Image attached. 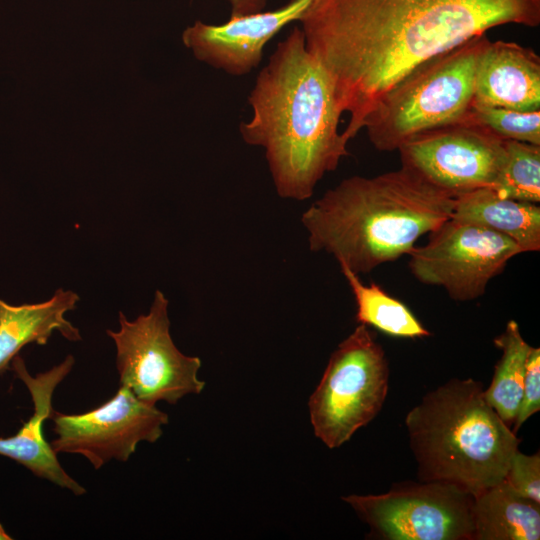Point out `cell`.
<instances>
[{
    "instance_id": "obj_1",
    "label": "cell",
    "mask_w": 540,
    "mask_h": 540,
    "mask_svg": "<svg viewBox=\"0 0 540 540\" xmlns=\"http://www.w3.org/2000/svg\"><path fill=\"white\" fill-rule=\"evenodd\" d=\"M350 140L382 96L425 61L497 26L540 24V0H312L300 18Z\"/></svg>"
},
{
    "instance_id": "obj_2",
    "label": "cell",
    "mask_w": 540,
    "mask_h": 540,
    "mask_svg": "<svg viewBox=\"0 0 540 540\" xmlns=\"http://www.w3.org/2000/svg\"><path fill=\"white\" fill-rule=\"evenodd\" d=\"M248 103L250 120L239 126L245 143L264 148L278 195L303 201L347 156L339 132L342 111L332 82L307 50L301 28L280 41L259 72Z\"/></svg>"
},
{
    "instance_id": "obj_3",
    "label": "cell",
    "mask_w": 540,
    "mask_h": 540,
    "mask_svg": "<svg viewBox=\"0 0 540 540\" xmlns=\"http://www.w3.org/2000/svg\"><path fill=\"white\" fill-rule=\"evenodd\" d=\"M455 197L400 169L352 176L302 214L312 251L331 254L356 274L408 254L416 241L451 218Z\"/></svg>"
},
{
    "instance_id": "obj_4",
    "label": "cell",
    "mask_w": 540,
    "mask_h": 540,
    "mask_svg": "<svg viewBox=\"0 0 540 540\" xmlns=\"http://www.w3.org/2000/svg\"><path fill=\"white\" fill-rule=\"evenodd\" d=\"M405 426L418 480L452 484L474 497L504 480L520 444L472 378H452L428 392Z\"/></svg>"
},
{
    "instance_id": "obj_5",
    "label": "cell",
    "mask_w": 540,
    "mask_h": 540,
    "mask_svg": "<svg viewBox=\"0 0 540 540\" xmlns=\"http://www.w3.org/2000/svg\"><path fill=\"white\" fill-rule=\"evenodd\" d=\"M485 34L417 66L379 100L363 129L378 151L390 152L425 131L461 122L474 95Z\"/></svg>"
},
{
    "instance_id": "obj_6",
    "label": "cell",
    "mask_w": 540,
    "mask_h": 540,
    "mask_svg": "<svg viewBox=\"0 0 540 540\" xmlns=\"http://www.w3.org/2000/svg\"><path fill=\"white\" fill-rule=\"evenodd\" d=\"M385 351L368 326L359 324L331 354L308 402L315 436L338 448L380 412L388 392Z\"/></svg>"
},
{
    "instance_id": "obj_7",
    "label": "cell",
    "mask_w": 540,
    "mask_h": 540,
    "mask_svg": "<svg viewBox=\"0 0 540 540\" xmlns=\"http://www.w3.org/2000/svg\"><path fill=\"white\" fill-rule=\"evenodd\" d=\"M118 331L107 330L116 347L120 385L141 401L177 403L189 394H199L205 382L198 377L201 360L182 353L170 335L168 300L157 290L150 310L135 320L119 312Z\"/></svg>"
},
{
    "instance_id": "obj_8",
    "label": "cell",
    "mask_w": 540,
    "mask_h": 540,
    "mask_svg": "<svg viewBox=\"0 0 540 540\" xmlns=\"http://www.w3.org/2000/svg\"><path fill=\"white\" fill-rule=\"evenodd\" d=\"M475 497L452 484L402 481L382 494L342 497L378 540H473Z\"/></svg>"
},
{
    "instance_id": "obj_9",
    "label": "cell",
    "mask_w": 540,
    "mask_h": 540,
    "mask_svg": "<svg viewBox=\"0 0 540 540\" xmlns=\"http://www.w3.org/2000/svg\"><path fill=\"white\" fill-rule=\"evenodd\" d=\"M429 234L424 246L408 253L409 269L418 281L442 287L456 301L481 297L508 261L523 253L507 236L453 218Z\"/></svg>"
},
{
    "instance_id": "obj_10",
    "label": "cell",
    "mask_w": 540,
    "mask_h": 540,
    "mask_svg": "<svg viewBox=\"0 0 540 540\" xmlns=\"http://www.w3.org/2000/svg\"><path fill=\"white\" fill-rule=\"evenodd\" d=\"M397 151L402 167L454 197L493 187L506 159L505 140L467 117L417 134Z\"/></svg>"
},
{
    "instance_id": "obj_11",
    "label": "cell",
    "mask_w": 540,
    "mask_h": 540,
    "mask_svg": "<svg viewBox=\"0 0 540 540\" xmlns=\"http://www.w3.org/2000/svg\"><path fill=\"white\" fill-rule=\"evenodd\" d=\"M55 453L84 456L95 469L111 460L127 461L140 442H156L168 423V415L156 405L139 400L120 385L102 405L81 414L52 411Z\"/></svg>"
},
{
    "instance_id": "obj_12",
    "label": "cell",
    "mask_w": 540,
    "mask_h": 540,
    "mask_svg": "<svg viewBox=\"0 0 540 540\" xmlns=\"http://www.w3.org/2000/svg\"><path fill=\"white\" fill-rule=\"evenodd\" d=\"M312 0H290L283 6L239 17L220 25L195 21L182 33L195 58L231 76L257 68L266 44L285 26L299 21Z\"/></svg>"
},
{
    "instance_id": "obj_13",
    "label": "cell",
    "mask_w": 540,
    "mask_h": 540,
    "mask_svg": "<svg viewBox=\"0 0 540 540\" xmlns=\"http://www.w3.org/2000/svg\"><path fill=\"white\" fill-rule=\"evenodd\" d=\"M74 363V357L68 355L60 364L32 376L20 356L17 355L12 359V370L27 387L34 412L16 434L0 437V455L18 462L34 475L81 496L86 493L85 488L63 469L57 459V453L47 442L43 432L44 421L49 419L53 411L54 391L71 372Z\"/></svg>"
},
{
    "instance_id": "obj_14",
    "label": "cell",
    "mask_w": 540,
    "mask_h": 540,
    "mask_svg": "<svg viewBox=\"0 0 540 540\" xmlns=\"http://www.w3.org/2000/svg\"><path fill=\"white\" fill-rule=\"evenodd\" d=\"M472 106L540 110V58L515 42L487 43L476 67Z\"/></svg>"
},
{
    "instance_id": "obj_15",
    "label": "cell",
    "mask_w": 540,
    "mask_h": 540,
    "mask_svg": "<svg viewBox=\"0 0 540 540\" xmlns=\"http://www.w3.org/2000/svg\"><path fill=\"white\" fill-rule=\"evenodd\" d=\"M78 301L77 293L61 288L40 303L15 306L0 299V373L24 346L45 345L54 332L72 342L81 340L78 328L65 318Z\"/></svg>"
},
{
    "instance_id": "obj_16",
    "label": "cell",
    "mask_w": 540,
    "mask_h": 540,
    "mask_svg": "<svg viewBox=\"0 0 540 540\" xmlns=\"http://www.w3.org/2000/svg\"><path fill=\"white\" fill-rule=\"evenodd\" d=\"M451 218L482 226L512 239L525 252L540 249V207L482 187L455 197Z\"/></svg>"
},
{
    "instance_id": "obj_17",
    "label": "cell",
    "mask_w": 540,
    "mask_h": 540,
    "mask_svg": "<svg viewBox=\"0 0 540 540\" xmlns=\"http://www.w3.org/2000/svg\"><path fill=\"white\" fill-rule=\"evenodd\" d=\"M473 540H538L540 504L503 480L474 499Z\"/></svg>"
},
{
    "instance_id": "obj_18",
    "label": "cell",
    "mask_w": 540,
    "mask_h": 540,
    "mask_svg": "<svg viewBox=\"0 0 540 540\" xmlns=\"http://www.w3.org/2000/svg\"><path fill=\"white\" fill-rule=\"evenodd\" d=\"M356 302V321L394 337L420 338L431 333L411 310L378 284H364L359 275L340 265Z\"/></svg>"
},
{
    "instance_id": "obj_19",
    "label": "cell",
    "mask_w": 540,
    "mask_h": 540,
    "mask_svg": "<svg viewBox=\"0 0 540 540\" xmlns=\"http://www.w3.org/2000/svg\"><path fill=\"white\" fill-rule=\"evenodd\" d=\"M494 344L502 355L484 396L509 426L514 423L521 402L525 363L531 346L523 339L514 320L507 323L505 330L494 339Z\"/></svg>"
},
{
    "instance_id": "obj_20",
    "label": "cell",
    "mask_w": 540,
    "mask_h": 540,
    "mask_svg": "<svg viewBox=\"0 0 540 540\" xmlns=\"http://www.w3.org/2000/svg\"><path fill=\"white\" fill-rule=\"evenodd\" d=\"M506 159L492 187L506 198L540 201V145L505 140Z\"/></svg>"
},
{
    "instance_id": "obj_21",
    "label": "cell",
    "mask_w": 540,
    "mask_h": 540,
    "mask_svg": "<svg viewBox=\"0 0 540 540\" xmlns=\"http://www.w3.org/2000/svg\"><path fill=\"white\" fill-rule=\"evenodd\" d=\"M467 118L503 140L540 145V110L471 106Z\"/></svg>"
},
{
    "instance_id": "obj_22",
    "label": "cell",
    "mask_w": 540,
    "mask_h": 540,
    "mask_svg": "<svg viewBox=\"0 0 540 540\" xmlns=\"http://www.w3.org/2000/svg\"><path fill=\"white\" fill-rule=\"evenodd\" d=\"M504 480L519 494L540 504L539 452L526 455L517 449L510 460Z\"/></svg>"
},
{
    "instance_id": "obj_23",
    "label": "cell",
    "mask_w": 540,
    "mask_h": 540,
    "mask_svg": "<svg viewBox=\"0 0 540 540\" xmlns=\"http://www.w3.org/2000/svg\"><path fill=\"white\" fill-rule=\"evenodd\" d=\"M540 410V349L530 347L523 379L522 397L514 421L513 433H517L522 424Z\"/></svg>"
},
{
    "instance_id": "obj_24",
    "label": "cell",
    "mask_w": 540,
    "mask_h": 540,
    "mask_svg": "<svg viewBox=\"0 0 540 540\" xmlns=\"http://www.w3.org/2000/svg\"><path fill=\"white\" fill-rule=\"evenodd\" d=\"M267 0H230V17H239L263 11Z\"/></svg>"
},
{
    "instance_id": "obj_25",
    "label": "cell",
    "mask_w": 540,
    "mask_h": 540,
    "mask_svg": "<svg viewBox=\"0 0 540 540\" xmlns=\"http://www.w3.org/2000/svg\"><path fill=\"white\" fill-rule=\"evenodd\" d=\"M11 536L5 531L4 527L0 524V540H10Z\"/></svg>"
}]
</instances>
